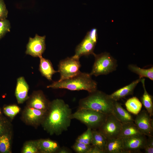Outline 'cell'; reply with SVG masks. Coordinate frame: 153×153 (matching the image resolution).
<instances>
[{
	"label": "cell",
	"instance_id": "18",
	"mask_svg": "<svg viewBox=\"0 0 153 153\" xmlns=\"http://www.w3.org/2000/svg\"><path fill=\"white\" fill-rule=\"evenodd\" d=\"M105 151V153H125L123 139L118 137L107 139Z\"/></svg>",
	"mask_w": 153,
	"mask_h": 153
},
{
	"label": "cell",
	"instance_id": "7",
	"mask_svg": "<svg viewBox=\"0 0 153 153\" xmlns=\"http://www.w3.org/2000/svg\"><path fill=\"white\" fill-rule=\"evenodd\" d=\"M122 123L112 114L107 115L105 121L98 129L107 139L118 137Z\"/></svg>",
	"mask_w": 153,
	"mask_h": 153
},
{
	"label": "cell",
	"instance_id": "32",
	"mask_svg": "<svg viewBox=\"0 0 153 153\" xmlns=\"http://www.w3.org/2000/svg\"><path fill=\"white\" fill-rule=\"evenodd\" d=\"M144 149L145 153H153V136L148 137Z\"/></svg>",
	"mask_w": 153,
	"mask_h": 153
},
{
	"label": "cell",
	"instance_id": "31",
	"mask_svg": "<svg viewBox=\"0 0 153 153\" xmlns=\"http://www.w3.org/2000/svg\"><path fill=\"white\" fill-rule=\"evenodd\" d=\"M8 13L3 0H0V20L6 19Z\"/></svg>",
	"mask_w": 153,
	"mask_h": 153
},
{
	"label": "cell",
	"instance_id": "6",
	"mask_svg": "<svg viewBox=\"0 0 153 153\" xmlns=\"http://www.w3.org/2000/svg\"><path fill=\"white\" fill-rule=\"evenodd\" d=\"M79 58L74 55L60 61L58 65V72L60 73V76L58 81L71 78L80 72V69L81 65Z\"/></svg>",
	"mask_w": 153,
	"mask_h": 153
},
{
	"label": "cell",
	"instance_id": "1",
	"mask_svg": "<svg viewBox=\"0 0 153 153\" xmlns=\"http://www.w3.org/2000/svg\"><path fill=\"white\" fill-rule=\"evenodd\" d=\"M72 113V109L63 100H53L42 122L44 129L51 135H61L70 127Z\"/></svg>",
	"mask_w": 153,
	"mask_h": 153
},
{
	"label": "cell",
	"instance_id": "12",
	"mask_svg": "<svg viewBox=\"0 0 153 153\" xmlns=\"http://www.w3.org/2000/svg\"><path fill=\"white\" fill-rule=\"evenodd\" d=\"M50 103L46 98L43 93L39 91L32 95L30 99L29 104L30 107L47 111Z\"/></svg>",
	"mask_w": 153,
	"mask_h": 153
},
{
	"label": "cell",
	"instance_id": "30",
	"mask_svg": "<svg viewBox=\"0 0 153 153\" xmlns=\"http://www.w3.org/2000/svg\"><path fill=\"white\" fill-rule=\"evenodd\" d=\"M10 25L9 21L5 19L0 20V39L8 32L10 31Z\"/></svg>",
	"mask_w": 153,
	"mask_h": 153
},
{
	"label": "cell",
	"instance_id": "11",
	"mask_svg": "<svg viewBox=\"0 0 153 153\" xmlns=\"http://www.w3.org/2000/svg\"><path fill=\"white\" fill-rule=\"evenodd\" d=\"M141 79L139 78L130 84L117 90L108 95L109 97L113 101H118L128 95L133 94L135 88L141 81Z\"/></svg>",
	"mask_w": 153,
	"mask_h": 153
},
{
	"label": "cell",
	"instance_id": "20",
	"mask_svg": "<svg viewBox=\"0 0 153 153\" xmlns=\"http://www.w3.org/2000/svg\"><path fill=\"white\" fill-rule=\"evenodd\" d=\"M142 134L134 122L122 124L119 137L124 138Z\"/></svg>",
	"mask_w": 153,
	"mask_h": 153
},
{
	"label": "cell",
	"instance_id": "15",
	"mask_svg": "<svg viewBox=\"0 0 153 153\" xmlns=\"http://www.w3.org/2000/svg\"><path fill=\"white\" fill-rule=\"evenodd\" d=\"M29 89V85L24 77H20L17 79L15 95L19 103H23L27 99Z\"/></svg>",
	"mask_w": 153,
	"mask_h": 153
},
{
	"label": "cell",
	"instance_id": "34",
	"mask_svg": "<svg viewBox=\"0 0 153 153\" xmlns=\"http://www.w3.org/2000/svg\"><path fill=\"white\" fill-rule=\"evenodd\" d=\"M91 145L87 153H105L104 151L100 149L96 146Z\"/></svg>",
	"mask_w": 153,
	"mask_h": 153
},
{
	"label": "cell",
	"instance_id": "14",
	"mask_svg": "<svg viewBox=\"0 0 153 153\" xmlns=\"http://www.w3.org/2000/svg\"><path fill=\"white\" fill-rule=\"evenodd\" d=\"M112 114L122 124L134 122L131 114L124 109L117 101H114Z\"/></svg>",
	"mask_w": 153,
	"mask_h": 153
},
{
	"label": "cell",
	"instance_id": "23",
	"mask_svg": "<svg viewBox=\"0 0 153 153\" xmlns=\"http://www.w3.org/2000/svg\"><path fill=\"white\" fill-rule=\"evenodd\" d=\"M92 137L91 145L105 151L107 139L98 130H92Z\"/></svg>",
	"mask_w": 153,
	"mask_h": 153
},
{
	"label": "cell",
	"instance_id": "25",
	"mask_svg": "<svg viewBox=\"0 0 153 153\" xmlns=\"http://www.w3.org/2000/svg\"><path fill=\"white\" fill-rule=\"evenodd\" d=\"M10 138L7 134L0 136V152L3 153H10Z\"/></svg>",
	"mask_w": 153,
	"mask_h": 153
},
{
	"label": "cell",
	"instance_id": "3",
	"mask_svg": "<svg viewBox=\"0 0 153 153\" xmlns=\"http://www.w3.org/2000/svg\"><path fill=\"white\" fill-rule=\"evenodd\" d=\"M80 100L78 108H84L100 112L107 115L112 114L114 101L107 95L97 90Z\"/></svg>",
	"mask_w": 153,
	"mask_h": 153
},
{
	"label": "cell",
	"instance_id": "28",
	"mask_svg": "<svg viewBox=\"0 0 153 153\" xmlns=\"http://www.w3.org/2000/svg\"><path fill=\"white\" fill-rule=\"evenodd\" d=\"M39 152L36 141H31L24 145L22 152L23 153H36Z\"/></svg>",
	"mask_w": 153,
	"mask_h": 153
},
{
	"label": "cell",
	"instance_id": "29",
	"mask_svg": "<svg viewBox=\"0 0 153 153\" xmlns=\"http://www.w3.org/2000/svg\"><path fill=\"white\" fill-rule=\"evenodd\" d=\"M91 146V144L88 145L75 141L72 148L76 153H87Z\"/></svg>",
	"mask_w": 153,
	"mask_h": 153
},
{
	"label": "cell",
	"instance_id": "16",
	"mask_svg": "<svg viewBox=\"0 0 153 153\" xmlns=\"http://www.w3.org/2000/svg\"><path fill=\"white\" fill-rule=\"evenodd\" d=\"M36 142L39 152L42 153H57L60 148L58 143L49 139H41Z\"/></svg>",
	"mask_w": 153,
	"mask_h": 153
},
{
	"label": "cell",
	"instance_id": "10",
	"mask_svg": "<svg viewBox=\"0 0 153 153\" xmlns=\"http://www.w3.org/2000/svg\"><path fill=\"white\" fill-rule=\"evenodd\" d=\"M125 153H136L144 149L147 139L146 136L141 134L122 138Z\"/></svg>",
	"mask_w": 153,
	"mask_h": 153
},
{
	"label": "cell",
	"instance_id": "35",
	"mask_svg": "<svg viewBox=\"0 0 153 153\" xmlns=\"http://www.w3.org/2000/svg\"><path fill=\"white\" fill-rule=\"evenodd\" d=\"M71 151L65 147H61L57 152L58 153H69Z\"/></svg>",
	"mask_w": 153,
	"mask_h": 153
},
{
	"label": "cell",
	"instance_id": "24",
	"mask_svg": "<svg viewBox=\"0 0 153 153\" xmlns=\"http://www.w3.org/2000/svg\"><path fill=\"white\" fill-rule=\"evenodd\" d=\"M128 68L131 71L138 75L139 78H142L146 77L153 80V67L148 69H144L141 68L135 65L130 64L128 65Z\"/></svg>",
	"mask_w": 153,
	"mask_h": 153
},
{
	"label": "cell",
	"instance_id": "27",
	"mask_svg": "<svg viewBox=\"0 0 153 153\" xmlns=\"http://www.w3.org/2000/svg\"><path fill=\"white\" fill-rule=\"evenodd\" d=\"M20 110V108L15 105H8L4 109V112L5 114L11 118H13L19 112Z\"/></svg>",
	"mask_w": 153,
	"mask_h": 153
},
{
	"label": "cell",
	"instance_id": "8",
	"mask_svg": "<svg viewBox=\"0 0 153 153\" xmlns=\"http://www.w3.org/2000/svg\"><path fill=\"white\" fill-rule=\"evenodd\" d=\"M134 122L142 134L153 136V120L146 110L141 111L136 115Z\"/></svg>",
	"mask_w": 153,
	"mask_h": 153
},
{
	"label": "cell",
	"instance_id": "19",
	"mask_svg": "<svg viewBox=\"0 0 153 153\" xmlns=\"http://www.w3.org/2000/svg\"><path fill=\"white\" fill-rule=\"evenodd\" d=\"M40 62L39 70L43 76L48 80H52L53 75L58 72L54 69L50 61L43 58L42 56L39 57Z\"/></svg>",
	"mask_w": 153,
	"mask_h": 153
},
{
	"label": "cell",
	"instance_id": "22",
	"mask_svg": "<svg viewBox=\"0 0 153 153\" xmlns=\"http://www.w3.org/2000/svg\"><path fill=\"white\" fill-rule=\"evenodd\" d=\"M125 105L128 111L136 115L140 112L142 106L141 102L136 97L128 99Z\"/></svg>",
	"mask_w": 153,
	"mask_h": 153
},
{
	"label": "cell",
	"instance_id": "37",
	"mask_svg": "<svg viewBox=\"0 0 153 153\" xmlns=\"http://www.w3.org/2000/svg\"><path fill=\"white\" fill-rule=\"evenodd\" d=\"M1 110H0V114H1Z\"/></svg>",
	"mask_w": 153,
	"mask_h": 153
},
{
	"label": "cell",
	"instance_id": "9",
	"mask_svg": "<svg viewBox=\"0 0 153 153\" xmlns=\"http://www.w3.org/2000/svg\"><path fill=\"white\" fill-rule=\"evenodd\" d=\"M45 38V35L40 36L37 34L33 38L30 37L26 46V54L35 57L42 56L46 49Z\"/></svg>",
	"mask_w": 153,
	"mask_h": 153
},
{
	"label": "cell",
	"instance_id": "2",
	"mask_svg": "<svg viewBox=\"0 0 153 153\" xmlns=\"http://www.w3.org/2000/svg\"><path fill=\"white\" fill-rule=\"evenodd\" d=\"M90 73L80 72L75 76L60 81L54 82L47 88L65 89L71 91H87L89 93L97 90V82Z\"/></svg>",
	"mask_w": 153,
	"mask_h": 153
},
{
	"label": "cell",
	"instance_id": "36",
	"mask_svg": "<svg viewBox=\"0 0 153 153\" xmlns=\"http://www.w3.org/2000/svg\"><path fill=\"white\" fill-rule=\"evenodd\" d=\"M5 130V126L3 122L0 120V136L3 134Z\"/></svg>",
	"mask_w": 153,
	"mask_h": 153
},
{
	"label": "cell",
	"instance_id": "5",
	"mask_svg": "<svg viewBox=\"0 0 153 153\" xmlns=\"http://www.w3.org/2000/svg\"><path fill=\"white\" fill-rule=\"evenodd\" d=\"M93 55L95 60L90 73L91 76L106 75L116 70V60L109 53L105 52L97 54L94 53Z\"/></svg>",
	"mask_w": 153,
	"mask_h": 153
},
{
	"label": "cell",
	"instance_id": "4",
	"mask_svg": "<svg viewBox=\"0 0 153 153\" xmlns=\"http://www.w3.org/2000/svg\"><path fill=\"white\" fill-rule=\"evenodd\" d=\"M107 115L93 110L78 108L72 113V119H76L92 130L98 129L106 119Z\"/></svg>",
	"mask_w": 153,
	"mask_h": 153
},
{
	"label": "cell",
	"instance_id": "33",
	"mask_svg": "<svg viewBox=\"0 0 153 153\" xmlns=\"http://www.w3.org/2000/svg\"><path fill=\"white\" fill-rule=\"evenodd\" d=\"M86 35L94 42L96 44L98 39L97 30L96 28L92 29L88 32Z\"/></svg>",
	"mask_w": 153,
	"mask_h": 153
},
{
	"label": "cell",
	"instance_id": "21",
	"mask_svg": "<svg viewBox=\"0 0 153 153\" xmlns=\"http://www.w3.org/2000/svg\"><path fill=\"white\" fill-rule=\"evenodd\" d=\"M145 79L141 78V81L143 88L144 92L141 97V102L151 116L153 115V98L151 95L147 91L145 85Z\"/></svg>",
	"mask_w": 153,
	"mask_h": 153
},
{
	"label": "cell",
	"instance_id": "13",
	"mask_svg": "<svg viewBox=\"0 0 153 153\" xmlns=\"http://www.w3.org/2000/svg\"><path fill=\"white\" fill-rule=\"evenodd\" d=\"M95 44L86 35L76 47L74 56L80 58L83 56L93 54Z\"/></svg>",
	"mask_w": 153,
	"mask_h": 153
},
{
	"label": "cell",
	"instance_id": "26",
	"mask_svg": "<svg viewBox=\"0 0 153 153\" xmlns=\"http://www.w3.org/2000/svg\"><path fill=\"white\" fill-rule=\"evenodd\" d=\"M92 137V129L89 128H87L86 131L77 138L75 141L86 144L91 145Z\"/></svg>",
	"mask_w": 153,
	"mask_h": 153
},
{
	"label": "cell",
	"instance_id": "17",
	"mask_svg": "<svg viewBox=\"0 0 153 153\" xmlns=\"http://www.w3.org/2000/svg\"><path fill=\"white\" fill-rule=\"evenodd\" d=\"M46 111L29 107L25 112V118L28 122L31 123L42 122L46 114Z\"/></svg>",
	"mask_w": 153,
	"mask_h": 153
}]
</instances>
